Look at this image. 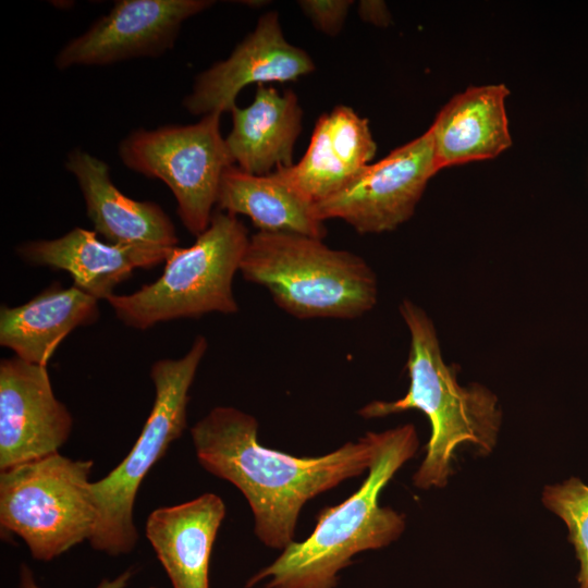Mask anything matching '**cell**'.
<instances>
[{"instance_id": "cell-1", "label": "cell", "mask_w": 588, "mask_h": 588, "mask_svg": "<svg viewBox=\"0 0 588 588\" xmlns=\"http://www.w3.org/2000/svg\"><path fill=\"white\" fill-rule=\"evenodd\" d=\"M191 434L199 464L243 493L257 538L280 550L294 541L307 501L368 470L378 439V432H367L328 454L296 457L262 446L256 418L232 406L212 408Z\"/></svg>"}, {"instance_id": "cell-2", "label": "cell", "mask_w": 588, "mask_h": 588, "mask_svg": "<svg viewBox=\"0 0 588 588\" xmlns=\"http://www.w3.org/2000/svg\"><path fill=\"white\" fill-rule=\"evenodd\" d=\"M400 314L411 334L408 391L396 401H372L358 414L370 419L409 409L422 412L430 421L431 434L413 482L419 489L443 488L452 474L457 446L473 445L481 455L493 451L501 409L495 394L486 387H462L457 382L455 371L442 358L433 322L425 310L405 299Z\"/></svg>"}, {"instance_id": "cell-3", "label": "cell", "mask_w": 588, "mask_h": 588, "mask_svg": "<svg viewBox=\"0 0 588 588\" xmlns=\"http://www.w3.org/2000/svg\"><path fill=\"white\" fill-rule=\"evenodd\" d=\"M419 445L416 428L402 425L378 432L375 455L359 489L317 516L311 535L290 543L270 565L256 573L247 588H335L338 574L363 551L384 548L405 529L403 514L380 506L379 494Z\"/></svg>"}, {"instance_id": "cell-4", "label": "cell", "mask_w": 588, "mask_h": 588, "mask_svg": "<svg viewBox=\"0 0 588 588\" xmlns=\"http://www.w3.org/2000/svg\"><path fill=\"white\" fill-rule=\"evenodd\" d=\"M240 271L298 319H356L377 303V277L364 258L307 235L256 232Z\"/></svg>"}, {"instance_id": "cell-5", "label": "cell", "mask_w": 588, "mask_h": 588, "mask_svg": "<svg viewBox=\"0 0 588 588\" xmlns=\"http://www.w3.org/2000/svg\"><path fill=\"white\" fill-rule=\"evenodd\" d=\"M249 237L237 216L218 210L191 246L170 253L156 281L107 302L120 321L137 330L210 313L235 314L233 279Z\"/></svg>"}, {"instance_id": "cell-6", "label": "cell", "mask_w": 588, "mask_h": 588, "mask_svg": "<svg viewBox=\"0 0 588 588\" xmlns=\"http://www.w3.org/2000/svg\"><path fill=\"white\" fill-rule=\"evenodd\" d=\"M207 348V339L197 335L184 356L151 365L155 400L137 440L114 469L91 483L98 511L97 526L89 539L95 550L119 556L135 548L138 534L133 511L138 488L187 426L189 388Z\"/></svg>"}, {"instance_id": "cell-7", "label": "cell", "mask_w": 588, "mask_h": 588, "mask_svg": "<svg viewBox=\"0 0 588 588\" xmlns=\"http://www.w3.org/2000/svg\"><path fill=\"white\" fill-rule=\"evenodd\" d=\"M91 460L59 452L0 470V525L20 536L33 559L51 561L91 538L98 511Z\"/></svg>"}, {"instance_id": "cell-8", "label": "cell", "mask_w": 588, "mask_h": 588, "mask_svg": "<svg viewBox=\"0 0 588 588\" xmlns=\"http://www.w3.org/2000/svg\"><path fill=\"white\" fill-rule=\"evenodd\" d=\"M220 113L193 124L136 128L119 144L130 170L162 181L176 201L185 229L198 236L209 225L224 171L233 166L220 131Z\"/></svg>"}, {"instance_id": "cell-9", "label": "cell", "mask_w": 588, "mask_h": 588, "mask_svg": "<svg viewBox=\"0 0 588 588\" xmlns=\"http://www.w3.org/2000/svg\"><path fill=\"white\" fill-rule=\"evenodd\" d=\"M438 172L429 130L358 170L338 192L314 204L318 219H340L360 234L396 229L415 212Z\"/></svg>"}, {"instance_id": "cell-10", "label": "cell", "mask_w": 588, "mask_h": 588, "mask_svg": "<svg viewBox=\"0 0 588 588\" xmlns=\"http://www.w3.org/2000/svg\"><path fill=\"white\" fill-rule=\"evenodd\" d=\"M213 4L209 0H119L56 54L54 66H102L155 58L171 49L183 23Z\"/></svg>"}, {"instance_id": "cell-11", "label": "cell", "mask_w": 588, "mask_h": 588, "mask_svg": "<svg viewBox=\"0 0 588 588\" xmlns=\"http://www.w3.org/2000/svg\"><path fill=\"white\" fill-rule=\"evenodd\" d=\"M73 418L52 390L47 366L0 362V470L57 453Z\"/></svg>"}, {"instance_id": "cell-12", "label": "cell", "mask_w": 588, "mask_h": 588, "mask_svg": "<svg viewBox=\"0 0 588 588\" xmlns=\"http://www.w3.org/2000/svg\"><path fill=\"white\" fill-rule=\"evenodd\" d=\"M314 70L310 56L285 39L278 13L268 12L226 59L196 76L183 106L201 117L231 112L246 86L296 81Z\"/></svg>"}, {"instance_id": "cell-13", "label": "cell", "mask_w": 588, "mask_h": 588, "mask_svg": "<svg viewBox=\"0 0 588 588\" xmlns=\"http://www.w3.org/2000/svg\"><path fill=\"white\" fill-rule=\"evenodd\" d=\"M64 167L77 181L95 232L108 243L163 250L177 247L175 226L166 211L156 203L124 195L102 159L75 148Z\"/></svg>"}, {"instance_id": "cell-14", "label": "cell", "mask_w": 588, "mask_h": 588, "mask_svg": "<svg viewBox=\"0 0 588 588\" xmlns=\"http://www.w3.org/2000/svg\"><path fill=\"white\" fill-rule=\"evenodd\" d=\"M172 250L114 245L83 228L52 240L28 241L16 248L28 264L66 271L75 286L98 301L112 296L134 270L166 261Z\"/></svg>"}, {"instance_id": "cell-15", "label": "cell", "mask_w": 588, "mask_h": 588, "mask_svg": "<svg viewBox=\"0 0 588 588\" xmlns=\"http://www.w3.org/2000/svg\"><path fill=\"white\" fill-rule=\"evenodd\" d=\"M504 84L470 86L451 98L428 128L436 168L498 157L512 145Z\"/></svg>"}, {"instance_id": "cell-16", "label": "cell", "mask_w": 588, "mask_h": 588, "mask_svg": "<svg viewBox=\"0 0 588 588\" xmlns=\"http://www.w3.org/2000/svg\"><path fill=\"white\" fill-rule=\"evenodd\" d=\"M224 516L215 493L150 513L146 537L173 588H209L210 554Z\"/></svg>"}, {"instance_id": "cell-17", "label": "cell", "mask_w": 588, "mask_h": 588, "mask_svg": "<svg viewBox=\"0 0 588 588\" xmlns=\"http://www.w3.org/2000/svg\"><path fill=\"white\" fill-rule=\"evenodd\" d=\"M232 128L225 144L233 163L241 170L266 175L291 167L302 131L303 110L292 90L257 86L253 102L231 110Z\"/></svg>"}, {"instance_id": "cell-18", "label": "cell", "mask_w": 588, "mask_h": 588, "mask_svg": "<svg viewBox=\"0 0 588 588\" xmlns=\"http://www.w3.org/2000/svg\"><path fill=\"white\" fill-rule=\"evenodd\" d=\"M98 299L74 284L53 283L23 305L0 309V345L24 362L47 366L76 328L99 318Z\"/></svg>"}, {"instance_id": "cell-19", "label": "cell", "mask_w": 588, "mask_h": 588, "mask_svg": "<svg viewBox=\"0 0 588 588\" xmlns=\"http://www.w3.org/2000/svg\"><path fill=\"white\" fill-rule=\"evenodd\" d=\"M217 207L219 211L248 217L264 232H284L322 240L324 222L318 219L314 204L301 196L272 172L256 175L235 164L221 179Z\"/></svg>"}, {"instance_id": "cell-20", "label": "cell", "mask_w": 588, "mask_h": 588, "mask_svg": "<svg viewBox=\"0 0 588 588\" xmlns=\"http://www.w3.org/2000/svg\"><path fill=\"white\" fill-rule=\"evenodd\" d=\"M272 173L313 204L338 192L355 174L335 154L324 114L317 120L303 158Z\"/></svg>"}, {"instance_id": "cell-21", "label": "cell", "mask_w": 588, "mask_h": 588, "mask_svg": "<svg viewBox=\"0 0 588 588\" xmlns=\"http://www.w3.org/2000/svg\"><path fill=\"white\" fill-rule=\"evenodd\" d=\"M541 501L566 525L568 541L579 562V588H588V485L578 477H571L561 483L546 486Z\"/></svg>"}, {"instance_id": "cell-22", "label": "cell", "mask_w": 588, "mask_h": 588, "mask_svg": "<svg viewBox=\"0 0 588 588\" xmlns=\"http://www.w3.org/2000/svg\"><path fill=\"white\" fill-rule=\"evenodd\" d=\"M332 147L340 160L353 172L370 164L377 152L369 122L347 106L324 113Z\"/></svg>"}, {"instance_id": "cell-23", "label": "cell", "mask_w": 588, "mask_h": 588, "mask_svg": "<svg viewBox=\"0 0 588 588\" xmlns=\"http://www.w3.org/2000/svg\"><path fill=\"white\" fill-rule=\"evenodd\" d=\"M353 1L351 0H303L299 8L316 28L329 36L340 33Z\"/></svg>"}, {"instance_id": "cell-24", "label": "cell", "mask_w": 588, "mask_h": 588, "mask_svg": "<svg viewBox=\"0 0 588 588\" xmlns=\"http://www.w3.org/2000/svg\"><path fill=\"white\" fill-rule=\"evenodd\" d=\"M132 577V571L126 569L113 579L103 578L96 588H125ZM19 588H40L34 577L33 571L26 563L20 566Z\"/></svg>"}, {"instance_id": "cell-25", "label": "cell", "mask_w": 588, "mask_h": 588, "mask_svg": "<svg viewBox=\"0 0 588 588\" xmlns=\"http://www.w3.org/2000/svg\"><path fill=\"white\" fill-rule=\"evenodd\" d=\"M358 14L364 22L387 26L390 23V14L382 1L363 0L358 4Z\"/></svg>"}]
</instances>
